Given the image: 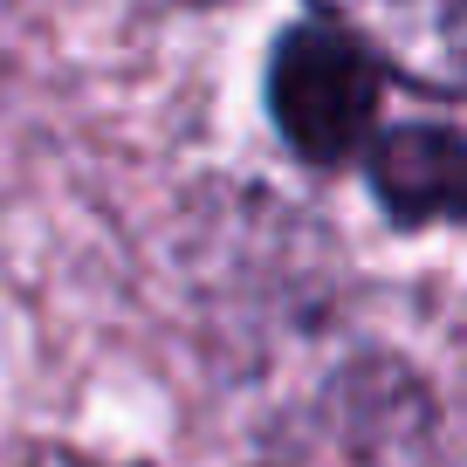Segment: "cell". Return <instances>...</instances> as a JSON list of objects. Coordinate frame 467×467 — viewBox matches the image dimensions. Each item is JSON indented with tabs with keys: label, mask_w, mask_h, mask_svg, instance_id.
<instances>
[{
	"label": "cell",
	"mask_w": 467,
	"mask_h": 467,
	"mask_svg": "<svg viewBox=\"0 0 467 467\" xmlns=\"http://www.w3.org/2000/svg\"><path fill=\"white\" fill-rule=\"evenodd\" d=\"M385 69L337 21H296L268 56V117L303 165H350L379 124Z\"/></svg>",
	"instance_id": "cell-1"
},
{
	"label": "cell",
	"mask_w": 467,
	"mask_h": 467,
	"mask_svg": "<svg viewBox=\"0 0 467 467\" xmlns=\"http://www.w3.org/2000/svg\"><path fill=\"white\" fill-rule=\"evenodd\" d=\"M323 21L365 42L379 69L453 103L467 83V0H317Z\"/></svg>",
	"instance_id": "cell-2"
},
{
	"label": "cell",
	"mask_w": 467,
	"mask_h": 467,
	"mask_svg": "<svg viewBox=\"0 0 467 467\" xmlns=\"http://www.w3.org/2000/svg\"><path fill=\"white\" fill-rule=\"evenodd\" d=\"M371 192L399 227H447L461 213V131L447 117L385 131L371 151Z\"/></svg>",
	"instance_id": "cell-3"
},
{
	"label": "cell",
	"mask_w": 467,
	"mask_h": 467,
	"mask_svg": "<svg viewBox=\"0 0 467 467\" xmlns=\"http://www.w3.org/2000/svg\"><path fill=\"white\" fill-rule=\"evenodd\" d=\"M192 7H213V0H192Z\"/></svg>",
	"instance_id": "cell-4"
}]
</instances>
